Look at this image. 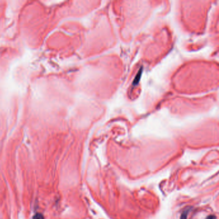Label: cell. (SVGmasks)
<instances>
[{"label": "cell", "instance_id": "6da1fadb", "mask_svg": "<svg viewBox=\"0 0 219 219\" xmlns=\"http://www.w3.org/2000/svg\"><path fill=\"white\" fill-rule=\"evenodd\" d=\"M141 74V71H140L139 72L138 75H137V76H136V79H135L134 81V84H136L138 83L139 80H140V79Z\"/></svg>", "mask_w": 219, "mask_h": 219}, {"label": "cell", "instance_id": "7a4b0ae2", "mask_svg": "<svg viewBox=\"0 0 219 219\" xmlns=\"http://www.w3.org/2000/svg\"><path fill=\"white\" fill-rule=\"evenodd\" d=\"M33 219H44V217L42 214L40 213H37L33 217Z\"/></svg>", "mask_w": 219, "mask_h": 219}, {"label": "cell", "instance_id": "3957f363", "mask_svg": "<svg viewBox=\"0 0 219 219\" xmlns=\"http://www.w3.org/2000/svg\"><path fill=\"white\" fill-rule=\"evenodd\" d=\"M207 219H216V217L213 216V215H211L209 217H208V218H207Z\"/></svg>", "mask_w": 219, "mask_h": 219}]
</instances>
